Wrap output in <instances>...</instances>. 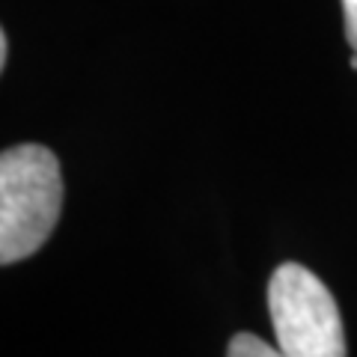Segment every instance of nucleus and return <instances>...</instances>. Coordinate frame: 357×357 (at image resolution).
Wrapping results in <instances>:
<instances>
[{
    "label": "nucleus",
    "mask_w": 357,
    "mask_h": 357,
    "mask_svg": "<svg viewBox=\"0 0 357 357\" xmlns=\"http://www.w3.org/2000/svg\"><path fill=\"white\" fill-rule=\"evenodd\" d=\"M227 357H286L280 349H274L271 342H265L256 333H236L227 349Z\"/></svg>",
    "instance_id": "3"
},
{
    "label": "nucleus",
    "mask_w": 357,
    "mask_h": 357,
    "mask_svg": "<svg viewBox=\"0 0 357 357\" xmlns=\"http://www.w3.org/2000/svg\"><path fill=\"white\" fill-rule=\"evenodd\" d=\"M63 208L60 161L39 143L0 155V262L33 256L51 238Z\"/></svg>",
    "instance_id": "1"
},
{
    "label": "nucleus",
    "mask_w": 357,
    "mask_h": 357,
    "mask_svg": "<svg viewBox=\"0 0 357 357\" xmlns=\"http://www.w3.org/2000/svg\"><path fill=\"white\" fill-rule=\"evenodd\" d=\"M342 13H345V36H349V45L357 51V0H342Z\"/></svg>",
    "instance_id": "4"
},
{
    "label": "nucleus",
    "mask_w": 357,
    "mask_h": 357,
    "mask_svg": "<svg viewBox=\"0 0 357 357\" xmlns=\"http://www.w3.org/2000/svg\"><path fill=\"white\" fill-rule=\"evenodd\" d=\"M6 57H9V39L6 33H0V66H6Z\"/></svg>",
    "instance_id": "5"
},
{
    "label": "nucleus",
    "mask_w": 357,
    "mask_h": 357,
    "mask_svg": "<svg viewBox=\"0 0 357 357\" xmlns=\"http://www.w3.org/2000/svg\"><path fill=\"white\" fill-rule=\"evenodd\" d=\"M268 312L286 357H345L340 307L310 268L283 262L268 283Z\"/></svg>",
    "instance_id": "2"
},
{
    "label": "nucleus",
    "mask_w": 357,
    "mask_h": 357,
    "mask_svg": "<svg viewBox=\"0 0 357 357\" xmlns=\"http://www.w3.org/2000/svg\"><path fill=\"white\" fill-rule=\"evenodd\" d=\"M351 69H357V51L351 54Z\"/></svg>",
    "instance_id": "6"
}]
</instances>
